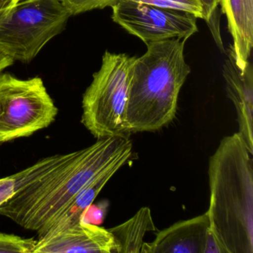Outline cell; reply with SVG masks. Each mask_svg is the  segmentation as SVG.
Returning a JSON list of instances; mask_svg holds the SVG:
<instances>
[{
  "label": "cell",
  "instance_id": "3",
  "mask_svg": "<svg viewBox=\"0 0 253 253\" xmlns=\"http://www.w3.org/2000/svg\"><path fill=\"white\" fill-rule=\"evenodd\" d=\"M186 42H151L136 58L126 110L128 134L159 131L175 118L180 90L191 73L185 60Z\"/></svg>",
  "mask_w": 253,
  "mask_h": 253
},
{
  "label": "cell",
  "instance_id": "14",
  "mask_svg": "<svg viewBox=\"0 0 253 253\" xmlns=\"http://www.w3.org/2000/svg\"><path fill=\"white\" fill-rule=\"evenodd\" d=\"M184 11L208 24L212 22L220 0H133Z\"/></svg>",
  "mask_w": 253,
  "mask_h": 253
},
{
  "label": "cell",
  "instance_id": "13",
  "mask_svg": "<svg viewBox=\"0 0 253 253\" xmlns=\"http://www.w3.org/2000/svg\"><path fill=\"white\" fill-rule=\"evenodd\" d=\"M117 244V253H139L146 232L156 231L150 209L143 207L126 221L109 229Z\"/></svg>",
  "mask_w": 253,
  "mask_h": 253
},
{
  "label": "cell",
  "instance_id": "2",
  "mask_svg": "<svg viewBox=\"0 0 253 253\" xmlns=\"http://www.w3.org/2000/svg\"><path fill=\"white\" fill-rule=\"evenodd\" d=\"M208 175L210 230L225 253H253V155L239 133L220 140Z\"/></svg>",
  "mask_w": 253,
  "mask_h": 253
},
{
  "label": "cell",
  "instance_id": "12",
  "mask_svg": "<svg viewBox=\"0 0 253 253\" xmlns=\"http://www.w3.org/2000/svg\"><path fill=\"white\" fill-rule=\"evenodd\" d=\"M131 155L132 153H128L121 157L110 167L93 178L75 197V199L68 206L67 208L45 235L60 232L82 220L84 213L90 206L92 205L94 200L106 186V183L116 174L120 169L122 168L128 162Z\"/></svg>",
  "mask_w": 253,
  "mask_h": 253
},
{
  "label": "cell",
  "instance_id": "5",
  "mask_svg": "<svg viewBox=\"0 0 253 253\" xmlns=\"http://www.w3.org/2000/svg\"><path fill=\"white\" fill-rule=\"evenodd\" d=\"M71 17L58 0H21L0 15V52L29 63L65 30Z\"/></svg>",
  "mask_w": 253,
  "mask_h": 253
},
{
  "label": "cell",
  "instance_id": "4",
  "mask_svg": "<svg viewBox=\"0 0 253 253\" xmlns=\"http://www.w3.org/2000/svg\"><path fill=\"white\" fill-rule=\"evenodd\" d=\"M137 57L106 51L83 96L81 122L95 138L128 136L126 110Z\"/></svg>",
  "mask_w": 253,
  "mask_h": 253
},
{
  "label": "cell",
  "instance_id": "16",
  "mask_svg": "<svg viewBox=\"0 0 253 253\" xmlns=\"http://www.w3.org/2000/svg\"><path fill=\"white\" fill-rule=\"evenodd\" d=\"M71 16L88 12L93 10L112 8L120 0H58Z\"/></svg>",
  "mask_w": 253,
  "mask_h": 253
},
{
  "label": "cell",
  "instance_id": "19",
  "mask_svg": "<svg viewBox=\"0 0 253 253\" xmlns=\"http://www.w3.org/2000/svg\"><path fill=\"white\" fill-rule=\"evenodd\" d=\"M14 63V60L11 57L0 52V73L9 66H12Z\"/></svg>",
  "mask_w": 253,
  "mask_h": 253
},
{
  "label": "cell",
  "instance_id": "11",
  "mask_svg": "<svg viewBox=\"0 0 253 253\" xmlns=\"http://www.w3.org/2000/svg\"><path fill=\"white\" fill-rule=\"evenodd\" d=\"M232 36L229 51L241 70L248 66L253 46V0H220Z\"/></svg>",
  "mask_w": 253,
  "mask_h": 253
},
{
  "label": "cell",
  "instance_id": "15",
  "mask_svg": "<svg viewBox=\"0 0 253 253\" xmlns=\"http://www.w3.org/2000/svg\"><path fill=\"white\" fill-rule=\"evenodd\" d=\"M38 240L0 232V253H33Z\"/></svg>",
  "mask_w": 253,
  "mask_h": 253
},
{
  "label": "cell",
  "instance_id": "9",
  "mask_svg": "<svg viewBox=\"0 0 253 253\" xmlns=\"http://www.w3.org/2000/svg\"><path fill=\"white\" fill-rule=\"evenodd\" d=\"M210 230L207 211L180 220L159 231L152 242H144L141 253H203Z\"/></svg>",
  "mask_w": 253,
  "mask_h": 253
},
{
  "label": "cell",
  "instance_id": "10",
  "mask_svg": "<svg viewBox=\"0 0 253 253\" xmlns=\"http://www.w3.org/2000/svg\"><path fill=\"white\" fill-rule=\"evenodd\" d=\"M223 76L228 97L235 106L238 118V131L249 152L253 155V72L251 63L245 70L237 66L229 51L223 64Z\"/></svg>",
  "mask_w": 253,
  "mask_h": 253
},
{
  "label": "cell",
  "instance_id": "18",
  "mask_svg": "<svg viewBox=\"0 0 253 253\" xmlns=\"http://www.w3.org/2000/svg\"><path fill=\"white\" fill-rule=\"evenodd\" d=\"M21 0H0V15L11 9Z\"/></svg>",
  "mask_w": 253,
  "mask_h": 253
},
{
  "label": "cell",
  "instance_id": "7",
  "mask_svg": "<svg viewBox=\"0 0 253 253\" xmlns=\"http://www.w3.org/2000/svg\"><path fill=\"white\" fill-rule=\"evenodd\" d=\"M112 9V20L146 45L167 40L186 41L198 32L196 17L179 10L133 0H120Z\"/></svg>",
  "mask_w": 253,
  "mask_h": 253
},
{
  "label": "cell",
  "instance_id": "6",
  "mask_svg": "<svg viewBox=\"0 0 253 253\" xmlns=\"http://www.w3.org/2000/svg\"><path fill=\"white\" fill-rule=\"evenodd\" d=\"M58 109L41 78L0 73V143L29 137L49 126Z\"/></svg>",
  "mask_w": 253,
  "mask_h": 253
},
{
  "label": "cell",
  "instance_id": "17",
  "mask_svg": "<svg viewBox=\"0 0 253 253\" xmlns=\"http://www.w3.org/2000/svg\"><path fill=\"white\" fill-rule=\"evenodd\" d=\"M225 253L210 229L207 234V238H206L205 245H204V253Z\"/></svg>",
  "mask_w": 253,
  "mask_h": 253
},
{
  "label": "cell",
  "instance_id": "1",
  "mask_svg": "<svg viewBox=\"0 0 253 253\" xmlns=\"http://www.w3.org/2000/svg\"><path fill=\"white\" fill-rule=\"evenodd\" d=\"M132 149L128 136H114L40 160L8 176L14 194L0 206V215L41 238L93 178Z\"/></svg>",
  "mask_w": 253,
  "mask_h": 253
},
{
  "label": "cell",
  "instance_id": "8",
  "mask_svg": "<svg viewBox=\"0 0 253 253\" xmlns=\"http://www.w3.org/2000/svg\"><path fill=\"white\" fill-rule=\"evenodd\" d=\"M118 248L109 229L81 221L38 240L33 253H117Z\"/></svg>",
  "mask_w": 253,
  "mask_h": 253
}]
</instances>
